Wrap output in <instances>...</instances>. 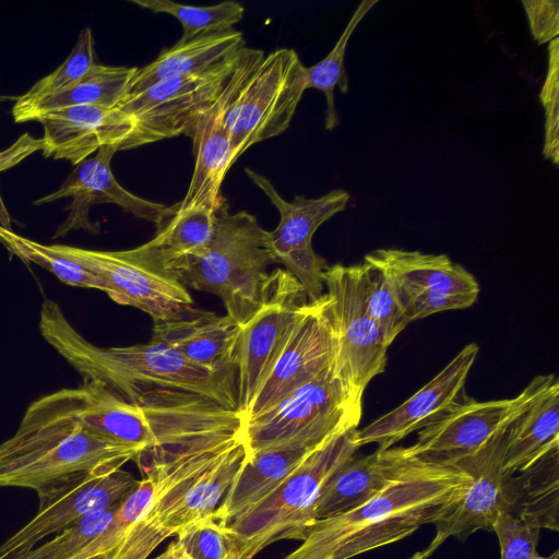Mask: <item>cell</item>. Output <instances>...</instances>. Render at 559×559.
<instances>
[{"label":"cell","instance_id":"9c48e42d","mask_svg":"<svg viewBox=\"0 0 559 559\" xmlns=\"http://www.w3.org/2000/svg\"><path fill=\"white\" fill-rule=\"evenodd\" d=\"M305 69L297 52L276 49L242 79L224 115L234 162L255 143L283 133L306 88Z\"/></svg>","mask_w":559,"mask_h":559},{"label":"cell","instance_id":"4dcf8cb0","mask_svg":"<svg viewBox=\"0 0 559 559\" xmlns=\"http://www.w3.org/2000/svg\"><path fill=\"white\" fill-rule=\"evenodd\" d=\"M136 68L96 63L72 88L27 105H13L15 122L33 121L38 115L73 106L118 107L130 94Z\"/></svg>","mask_w":559,"mask_h":559},{"label":"cell","instance_id":"7a4b0ae2","mask_svg":"<svg viewBox=\"0 0 559 559\" xmlns=\"http://www.w3.org/2000/svg\"><path fill=\"white\" fill-rule=\"evenodd\" d=\"M39 331L84 381H99L130 402L157 392H181L237 411L234 374L200 367L160 342L98 347L85 340L50 299L43 302Z\"/></svg>","mask_w":559,"mask_h":559},{"label":"cell","instance_id":"f1b7e54d","mask_svg":"<svg viewBox=\"0 0 559 559\" xmlns=\"http://www.w3.org/2000/svg\"><path fill=\"white\" fill-rule=\"evenodd\" d=\"M506 512L539 528L559 530V449L528 468L510 475L506 486Z\"/></svg>","mask_w":559,"mask_h":559},{"label":"cell","instance_id":"c3c4849f","mask_svg":"<svg viewBox=\"0 0 559 559\" xmlns=\"http://www.w3.org/2000/svg\"><path fill=\"white\" fill-rule=\"evenodd\" d=\"M528 559H559V551L556 550L552 555L548 557H544L535 552L533 556H531Z\"/></svg>","mask_w":559,"mask_h":559},{"label":"cell","instance_id":"836d02e7","mask_svg":"<svg viewBox=\"0 0 559 559\" xmlns=\"http://www.w3.org/2000/svg\"><path fill=\"white\" fill-rule=\"evenodd\" d=\"M132 3L155 13L176 17L182 26L179 41L233 29L243 16V7L236 1H224L215 5L195 7L169 0H132Z\"/></svg>","mask_w":559,"mask_h":559},{"label":"cell","instance_id":"74e56055","mask_svg":"<svg viewBox=\"0 0 559 559\" xmlns=\"http://www.w3.org/2000/svg\"><path fill=\"white\" fill-rule=\"evenodd\" d=\"M176 535L180 559H237L233 536L213 515L182 527Z\"/></svg>","mask_w":559,"mask_h":559},{"label":"cell","instance_id":"7dc6e473","mask_svg":"<svg viewBox=\"0 0 559 559\" xmlns=\"http://www.w3.org/2000/svg\"><path fill=\"white\" fill-rule=\"evenodd\" d=\"M49 548V542L43 544L41 546L32 549L31 551L20 556L15 559H41L43 556L47 552Z\"/></svg>","mask_w":559,"mask_h":559},{"label":"cell","instance_id":"ba28073f","mask_svg":"<svg viewBox=\"0 0 559 559\" xmlns=\"http://www.w3.org/2000/svg\"><path fill=\"white\" fill-rule=\"evenodd\" d=\"M48 247L97 275L105 293L115 302L146 312L154 323L182 318L193 309V299L187 286L152 239L121 251L66 245Z\"/></svg>","mask_w":559,"mask_h":559},{"label":"cell","instance_id":"e575fe53","mask_svg":"<svg viewBox=\"0 0 559 559\" xmlns=\"http://www.w3.org/2000/svg\"><path fill=\"white\" fill-rule=\"evenodd\" d=\"M0 241L11 253L24 261L40 265L67 285L105 292L104 284L97 275L79 263L55 253L48 245L16 235L2 226H0Z\"/></svg>","mask_w":559,"mask_h":559},{"label":"cell","instance_id":"cb8c5ba5","mask_svg":"<svg viewBox=\"0 0 559 559\" xmlns=\"http://www.w3.org/2000/svg\"><path fill=\"white\" fill-rule=\"evenodd\" d=\"M364 262L379 270L400 293H435L478 297L476 278L445 254L377 249Z\"/></svg>","mask_w":559,"mask_h":559},{"label":"cell","instance_id":"8d00e7d4","mask_svg":"<svg viewBox=\"0 0 559 559\" xmlns=\"http://www.w3.org/2000/svg\"><path fill=\"white\" fill-rule=\"evenodd\" d=\"M359 266L367 312L390 346L407 325L397 295L391 282L379 270L365 262Z\"/></svg>","mask_w":559,"mask_h":559},{"label":"cell","instance_id":"6da1fadb","mask_svg":"<svg viewBox=\"0 0 559 559\" xmlns=\"http://www.w3.org/2000/svg\"><path fill=\"white\" fill-rule=\"evenodd\" d=\"M471 476L403 447L390 480L362 504L317 520L301 545L284 559H350L396 543L424 524H436L463 496Z\"/></svg>","mask_w":559,"mask_h":559},{"label":"cell","instance_id":"bcb514c9","mask_svg":"<svg viewBox=\"0 0 559 559\" xmlns=\"http://www.w3.org/2000/svg\"><path fill=\"white\" fill-rule=\"evenodd\" d=\"M180 558H181V550H180L178 542L176 540V542L171 543L167 547V549L162 555L156 557L155 559H180Z\"/></svg>","mask_w":559,"mask_h":559},{"label":"cell","instance_id":"d6a6232c","mask_svg":"<svg viewBox=\"0 0 559 559\" xmlns=\"http://www.w3.org/2000/svg\"><path fill=\"white\" fill-rule=\"evenodd\" d=\"M378 3V0H364L349 19L344 32L333 49L318 63L305 69L306 88H316L325 95L326 110L324 128L332 131L340 120L334 105V88L337 85L344 94L348 91V79L344 68L347 43L364 16Z\"/></svg>","mask_w":559,"mask_h":559},{"label":"cell","instance_id":"f35d334b","mask_svg":"<svg viewBox=\"0 0 559 559\" xmlns=\"http://www.w3.org/2000/svg\"><path fill=\"white\" fill-rule=\"evenodd\" d=\"M119 506L90 514L70 524L51 540L41 559H69L102 534L114 519Z\"/></svg>","mask_w":559,"mask_h":559},{"label":"cell","instance_id":"83f0119b","mask_svg":"<svg viewBox=\"0 0 559 559\" xmlns=\"http://www.w3.org/2000/svg\"><path fill=\"white\" fill-rule=\"evenodd\" d=\"M245 46L241 32L234 28L187 41L178 40L171 47L160 50L148 64L136 68L128 97L143 92L157 82L207 70Z\"/></svg>","mask_w":559,"mask_h":559},{"label":"cell","instance_id":"f546056e","mask_svg":"<svg viewBox=\"0 0 559 559\" xmlns=\"http://www.w3.org/2000/svg\"><path fill=\"white\" fill-rule=\"evenodd\" d=\"M247 456L248 450L240 432L223 455L186 490L162 525L163 537L174 536L182 527L213 515Z\"/></svg>","mask_w":559,"mask_h":559},{"label":"cell","instance_id":"ee69618b","mask_svg":"<svg viewBox=\"0 0 559 559\" xmlns=\"http://www.w3.org/2000/svg\"><path fill=\"white\" fill-rule=\"evenodd\" d=\"M109 554L93 539L85 548L69 559H108Z\"/></svg>","mask_w":559,"mask_h":559},{"label":"cell","instance_id":"4fadbf2b","mask_svg":"<svg viewBox=\"0 0 559 559\" xmlns=\"http://www.w3.org/2000/svg\"><path fill=\"white\" fill-rule=\"evenodd\" d=\"M307 302L302 286L287 270L270 273L261 307L240 326L235 383L241 420L286 331Z\"/></svg>","mask_w":559,"mask_h":559},{"label":"cell","instance_id":"9a60e30c","mask_svg":"<svg viewBox=\"0 0 559 559\" xmlns=\"http://www.w3.org/2000/svg\"><path fill=\"white\" fill-rule=\"evenodd\" d=\"M245 173L280 212L277 227L269 231V249L275 263L284 264L304 287L319 285L328 264L314 252L312 237L324 222L345 210L350 195L336 189L316 199L296 195L288 202L267 178L250 168Z\"/></svg>","mask_w":559,"mask_h":559},{"label":"cell","instance_id":"681fc988","mask_svg":"<svg viewBox=\"0 0 559 559\" xmlns=\"http://www.w3.org/2000/svg\"><path fill=\"white\" fill-rule=\"evenodd\" d=\"M8 99H13L12 97H7V96H0V102H4V100H8Z\"/></svg>","mask_w":559,"mask_h":559},{"label":"cell","instance_id":"1f68e13d","mask_svg":"<svg viewBox=\"0 0 559 559\" xmlns=\"http://www.w3.org/2000/svg\"><path fill=\"white\" fill-rule=\"evenodd\" d=\"M216 212L204 207L166 206L152 239L169 264L197 257L209 246L215 228Z\"/></svg>","mask_w":559,"mask_h":559},{"label":"cell","instance_id":"d590c367","mask_svg":"<svg viewBox=\"0 0 559 559\" xmlns=\"http://www.w3.org/2000/svg\"><path fill=\"white\" fill-rule=\"evenodd\" d=\"M96 64L92 29L81 31L78 41L66 60L50 74L36 82L14 105H27L44 97L63 93L76 85Z\"/></svg>","mask_w":559,"mask_h":559},{"label":"cell","instance_id":"5b68a950","mask_svg":"<svg viewBox=\"0 0 559 559\" xmlns=\"http://www.w3.org/2000/svg\"><path fill=\"white\" fill-rule=\"evenodd\" d=\"M227 202L216 211L213 237L197 257L173 265L185 286L218 296L240 326L261 307L275 261L269 231L252 214L228 212Z\"/></svg>","mask_w":559,"mask_h":559},{"label":"cell","instance_id":"f6af8a7d","mask_svg":"<svg viewBox=\"0 0 559 559\" xmlns=\"http://www.w3.org/2000/svg\"><path fill=\"white\" fill-rule=\"evenodd\" d=\"M444 542L445 538L443 536L436 534L428 547L415 552L407 559H428Z\"/></svg>","mask_w":559,"mask_h":559},{"label":"cell","instance_id":"ab89813d","mask_svg":"<svg viewBox=\"0 0 559 559\" xmlns=\"http://www.w3.org/2000/svg\"><path fill=\"white\" fill-rule=\"evenodd\" d=\"M540 530L520 516L501 512L492 527L500 543L501 559H528L537 552Z\"/></svg>","mask_w":559,"mask_h":559},{"label":"cell","instance_id":"8fae6325","mask_svg":"<svg viewBox=\"0 0 559 559\" xmlns=\"http://www.w3.org/2000/svg\"><path fill=\"white\" fill-rule=\"evenodd\" d=\"M140 485L129 472L108 465L78 472L40 487L36 515L0 545V559L31 551L75 521L121 504Z\"/></svg>","mask_w":559,"mask_h":559},{"label":"cell","instance_id":"277c9868","mask_svg":"<svg viewBox=\"0 0 559 559\" xmlns=\"http://www.w3.org/2000/svg\"><path fill=\"white\" fill-rule=\"evenodd\" d=\"M142 452L84 426L59 390L31 403L14 435L0 444V486L38 490L78 472L122 467Z\"/></svg>","mask_w":559,"mask_h":559},{"label":"cell","instance_id":"5bb4252c","mask_svg":"<svg viewBox=\"0 0 559 559\" xmlns=\"http://www.w3.org/2000/svg\"><path fill=\"white\" fill-rule=\"evenodd\" d=\"M540 383L542 374L512 399L479 402L465 395L420 429L409 451L420 459L449 465L475 453L525 411Z\"/></svg>","mask_w":559,"mask_h":559},{"label":"cell","instance_id":"ffe728a7","mask_svg":"<svg viewBox=\"0 0 559 559\" xmlns=\"http://www.w3.org/2000/svg\"><path fill=\"white\" fill-rule=\"evenodd\" d=\"M118 146H102L93 157L78 164L61 187L36 201L35 205L71 197L73 201L66 207L69 214L52 236H66L72 230H87L98 234L100 226L90 219V209L98 203H112L136 218L156 224L166 205L140 198L126 190L111 171V159Z\"/></svg>","mask_w":559,"mask_h":559},{"label":"cell","instance_id":"d4e9b609","mask_svg":"<svg viewBox=\"0 0 559 559\" xmlns=\"http://www.w3.org/2000/svg\"><path fill=\"white\" fill-rule=\"evenodd\" d=\"M556 449H559V381L555 374H543L534 399L507 429L503 469L509 475L518 474Z\"/></svg>","mask_w":559,"mask_h":559},{"label":"cell","instance_id":"30bf717a","mask_svg":"<svg viewBox=\"0 0 559 559\" xmlns=\"http://www.w3.org/2000/svg\"><path fill=\"white\" fill-rule=\"evenodd\" d=\"M324 286L332 372L352 395L362 399L369 382L384 372L389 346L367 312L359 264L328 265Z\"/></svg>","mask_w":559,"mask_h":559},{"label":"cell","instance_id":"ac0fdd59","mask_svg":"<svg viewBox=\"0 0 559 559\" xmlns=\"http://www.w3.org/2000/svg\"><path fill=\"white\" fill-rule=\"evenodd\" d=\"M263 57L264 52L260 49L246 46L241 49L219 96L191 130L189 136L193 143L194 169L186 195L177 202L178 206L204 207L216 212L226 203L221 189L234 157L223 122L224 115L242 79Z\"/></svg>","mask_w":559,"mask_h":559},{"label":"cell","instance_id":"4316f807","mask_svg":"<svg viewBox=\"0 0 559 559\" xmlns=\"http://www.w3.org/2000/svg\"><path fill=\"white\" fill-rule=\"evenodd\" d=\"M402 454L403 447H392L348 459L323 486L314 507L316 521L366 502L390 480Z\"/></svg>","mask_w":559,"mask_h":559},{"label":"cell","instance_id":"7402d4cb","mask_svg":"<svg viewBox=\"0 0 559 559\" xmlns=\"http://www.w3.org/2000/svg\"><path fill=\"white\" fill-rule=\"evenodd\" d=\"M43 124V155L76 166L102 146L119 151L134 131V119L119 107L73 106L50 110L35 119Z\"/></svg>","mask_w":559,"mask_h":559},{"label":"cell","instance_id":"44dd1931","mask_svg":"<svg viewBox=\"0 0 559 559\" xmlns=\"http://www.w3.org/2000/svg\"><path fill=\"white\" fill-rule=\"evenodd\" d=\"M508 427L475 453L451 464L466 472L471 480L453 509L436 523V534L465 540L479 530L492 532L499 514L506 512L510 475L503 469V456Z\"/></svg>","mask_w":559,"mask_h":559},{"label":"cell","instance_id":"d6986e66","mask_svg":"<svg viewBox=\"0 0 559 559\" xmlns=\"http://www.w3.org/2000/svg\"><path fill=\"white\" fill-rule=\"evenodd\" d=\"M478 352V345L467 344L409 399L357 429L355 439L359 448L370 443L378 444L380 450L392 448L450 411L465 396V382Z\"/></svg>","mask_w":559,"mask_h":559},{"label":"cell","instance_id":"60d3db41","mask_svg":"<svg viewBox=\"0 0 559 559\" xmlns=\"http://www.w3.org/2000/svg\"><path fill=\"white\" fill-rule=\"evenodd\" d=\"M558 37L552 39L549 45V67L545 83L540 92V102L546 112V124H545V144L544 155L550 159L555 165H558L559 156V139H558V122H559V110H558Z\"/></svg>","mask_w":559,"mask_h":559},{"label":"cell","instance_id":"e0dca14e","mask_svg":"<svg viewBox=\"0 0 559 559\" xmlns=\"http://www.w3.org/2000/svg\"><path fill=\"white\" fill-rule=\"evenodd\" d=\"M240 432L241 429L233 435L168 448V466L160 486L108 559H147L165 540L162 525L186 490L223 455Z\"/></svg>","mask_w":559,"mask_h":559},{"label":"cell","instance_id":"603a6c76","mask_svg":"<svg viewBox=\"0 0 559 559\" xmlns=\"http://www.w3.org/2000/svg\"><path fill=\"white\" fill-rule=\"evenodd\" d=\"M240 325L229 316L192 309L182 318L154 323L152 341L218 373H235Z\"/></svg>","mask_w":559,"mask_h":559},{"label":"cell","instance_id":"8992f818","mask_svg":"<svg viewBox=\"0 0 559 559\" xmlns=\"http://www.w3.org/2000/svg\"><path fill=\"white\" fill-rule=\"evenodd\" d=\"M357 429L329 437L271 495L227 525L237 559H252L281 539H305L316 522L314 507L323 486L359 449Z\"/></svg>","mask_w":559,"mask_h":559},{"label":"cell","instance_id":"2e32d148","mask_svg":"<svg viewBox=\"0 0 559 559\" xmlns=\"http://www.w3.org/2000/svg\"><path fill=\"white\" fill-rule=\"evenodd\" d=\"M332 336L324 310V294L308 301L289 325L242 417H258L298 386L331 367Z\"/></svg>","mask_w":559,"mask_h":559},{"label":"cell","instance_id":"b9f144b4","mask_svg":"<svg viewBox=\"0 0 559 559\" xmlns=\"http://www.w3.org/2000/svg\"><path fill=\"white\" fill-rule=\"evenodd\" d=\"M525 8L531 31L539 43H548L557 38L559 33L558 1H522Z\"/></svg>","mask_w":559,"mask_h":559},{"label":"cell","instance_id":"7bdbcfd3","mask_svg":"<svg viewBox=\"0 0 559 559\" xmlns=\"http://www.w3.org/2000/svg\"><path fill=\"white\" fill-rule=\"evenodd\" d=\"M41 150V139H35L28 133L23 134L10 147L0 152V173L16 165L32 153Z\"/></svg>","mask_w":559,"mask_h":559},{"label":"cell","instance_id":"3957f363","mask_svg":"<svg viewBox=\"0 0 559 559\" xmlns=\"http://www.w3.org/2000/svg\"><path fill=\"white\" fill-rule=\"evenodd\" d=\"M61 392L84 426L109 440L143 451L231 435L242 427L237 411L181 392H157L130 402L94 380Z\"/></svg>","mask_w":559,"mask_h":559},{"label":"cell","instance_id":"7c38bea8","mask_svg":"<svg viewBox=\"0 0 559 559\" xmlns=\"http://www.w3.org/2000/svg\"><path fill=\"white\" fill-rule=\"evenodd\" d=\"M240 51L207 70L157 82L122 102L118 107L135 122L134 131L122 150L180 134L189 135L219 96Z\"/></svg>","mask_w":559,"mask_h":559},{"label":"cell","instance_id":"52a82bcc","mask_svg":"<svg viewBox=\"0 0 559 559\" xmlns=\"http://www.w3.org/2000/svg\"><path fill=\"white\" fill-rule=\"evenodd\" d=\"M361 399L352 395L333 374L323 370L258 417L242 424L248 455L290 447H317L334 433L357 429Z\"/></svg>","mask_w":559,"mask_h":559},{"label":"cell","instance_id":"484cf974","mask_svg":"<svg viewBox=\"0 0 559 559\" xmlns=\"http://www.w3.org/2000/svg\"><path fill=\"white\" fill-rule=\"evenodd\" d=\"M318 447H281L248 455L213 518L227 526L249 512L280 487Z\"/></svg>","mask_w":559,"mask_h":559}]
</instances>
